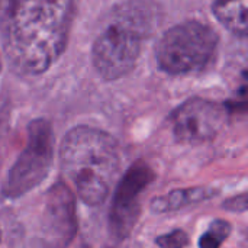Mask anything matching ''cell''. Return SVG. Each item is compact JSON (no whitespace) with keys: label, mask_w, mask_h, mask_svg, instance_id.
<instances>
[{"label":"cell","mask_w":248,"mask_h":248,"mask_svg":"<svg viewBox=\"0 0 248 248\" xmlns=\"http://www.w3.org/2000/svg\"><path fill=\"white\" fill-rule=\"evenodd\" d=\"M54 161V134L48 121L36 119L28 126V142L10 167L3 195L17 199L38 187L49 174Z\"/></svg>","instance_id":"5b68a950"},{"label":"cell","mask_w":248,"mask_h":248,"mask_svg":"<svg viewBox=\"0 0 248 248\" xmlns=\"http://www.w3.org/2000/svg\"><path fill=\"white\" fill-rule=\"evenodd\" d=\"M148 4L124 3L93 41L92 61L105 80H118L131 73L140 58L144 39L155 26Z\"/></svg>","instance_id":"3957f363"},{"label":"cell","mask_w":248,"mask_h":248,"mask_svg":"<svg viewBox=\"0 0 248 248\" xmlns=\"http://www.w3.org/2000/svg\"><path fill=\"white\" fill-rule=\"evenodd\" d=\"M60 164L78 198L99 206L109 196L119 174L121 155L116 140L97 128L76 126L60 144Z\"/></svg>","instance_id":"7a4b0ae2"},{"label":"cell","mask_w":248,"mask_h":248,"mask_svg":"<svg viewBox=\"0 0 248 248\" xmlns=\"http://www.w3.org/2000/svg\"><path fill=\"white\" fill-rule=\"evenodd\" d=\"M73 0H1V46L10 70L35 77L62 55L73 20Z\"/></svg>","instance_id":"6da1fadb"},{"label":"cell","mask_w":248,"mask_h":248,"mask_svg":"<svg viewBox=\"0 0 248 248\" xmlns=\"http://www.w3.org/2000/svg\"><path fill=\"white\" fill-rule=\"evenodd\" d=\"M158 248H186L189 246V235L183 230H173L155 238Z\"/></svg>","instance_id":"7c38bea8"},{"label":"cell","mask_w":248,"mask_h":248,"mask_svg":"<svg viewBox=\"0 0 248 248\" xmlns=\"http://www.w3.org/2000/svg\"><path fill=\"white\" fill-rule=\"evenodd\" d=\"M218 193H219L218 189L208 187V186L176 189V190H170L166 195L155 196L151 201L150 206L154 214H170V212L182 211L190 205L214 199Z\"/></svg>","instance_id":"9c48e42d"},{"label":"cell","mask_w":248,"mask_h":248,"mask_svg":"<svg viewBox=\"0 0 248 248\" xmlns=\"http://www.w3.org/2000/svg\"><path fill=\"white\" fill-rule=\"evenodd\" d=\"M212 9L227 31L248 36V0H212Z\"/></svg>","instance_id":"30bf717a"},{"label":"cell","mask_w":248,"mask_h":248,"mask_svg":"<svg viewBox=\"0 0 248 248\" xmlns=\"http://www.w3.org/2000/svg\"><path fill=\"white\" fill-rule=\"evenodd\" d=\"M227 112L224 106L193 97L180 105L171 115L173 134L183 144H203L212 141L224 128Z\"/></svg>","instance_id":"52a82bcc"},{"label":"cell","mask_w":248,"mask_h":248,"mask_svg":"<svg viewBox=\"0 0 248 248\" xmlns=\"http://www.w3.org/2000/svg\"><path fill=\"white\" fill-rule=\"evenodd\" d=\"M232 225L225 219H214L199 238V248H221L230 237Z\"/></svg>","instance_id":"8fae6325"},{"label":"cell","mask_w":248,"mask_h":248,"mask_svg":"<svg viewBox=\"0 0 248 248\" xmlns=\"http://www.w3.org/2000/svg\"><path fill=\"white\" fill-rule=\"evenodd\" d=\"M218 49L217 32L202 22H185L170 28L155 46L158 67L171 74L183 76L203 70Z\"/></svg>","instance_id":"277c9868"},{"label":"cell","mask_w":248,"mask_h":248,"mask_svg":"<svg viewBox=\"0 0 248 248\" xmlns=\"http://www.w3.org/2000/svg\"><path fill=\"white\" fill-rule=\"evenodd\" d=\"M154 179V170L142 160L135 161L119 179L108 218V231L115 241L122 243L132 234L141 212L140 196Z\"/></svg>","instance_id":"8992f818"},{"label":"cell","mask_w":248,"mask_h":248,"mask_svg":"<svg viewBox=\"0 0 248 248\" xmlns=\"http://www.w3.org/2000/svg\"><path fill=\"white\" fill-rule=\"evenodd\" d=\"M246 238H247V241H248V230L246 231Z\"/></svg>","instance_id":"5bb4252c"},{"label":"cell","mask_w":248,"mask_h":248,"mask_svg":"<svg viewBox=\"0 0 248 248\" xmlns=\"http://www.w3.org/2000/svg\"><path fill=\"white\" fill-rule=\"evenodd\" d=\"M222 209L227 212H235V214L248 212V190L224 201Z\"/></svg>","instance_id":"4fadbf2b"},{"label":"cell","mask_w":248,"mask_h":248,"mask_svg":"<svg viewBox=\"0 0 248 248\" xmlns=\"http://www.w3.org/2000/svg\"><path fill=\"white\" fill-rule=\"evenodd\" d=\"M77 234L76 198L64 182L46 192L41 215V235L46 248H67Z\"/></svg>","instance_id":"ba28073f"}]
</instances>
